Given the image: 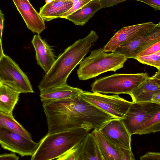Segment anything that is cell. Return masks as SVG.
<instances>
[{
  "label": "cell",
  "mask_w": 160,
  "mask_h": 160,
  "mask_svg": "<svg viewBox=\"0 0 160 160\" xmlns=\"http://www.w3.org/2000/svg\"><path fill=\"white\" fill-rule=\"evenodd\" d=\"M48 134L77 128L99 129L114 118L80 98L42 104Z\"/></svg>",
  "instance_id": "cell-1"
},
{
  "label": "cell",
  "mask_w": 160,
  "mask_h": 160,
  "mask_svg": "<svg viewBox=\"0 0 160 160\" xmlns=\"http://www.w3.org/2000/svg\"><path fill=\"white\" fill-rule=\"evenodd\" d=\"M98 38L96 32L92 30L87 36L76 41L59 54L40 82L38 88L40 92L67 84L69 74Z\"/></svg>",
  "instance_id": "cell-2"
},
{
  "label": "cell",
  "mask_w": 160,
  "mask_h": 160,
  "mask_svg": "<svg viewBox=\"0 0 160 160\" xmlns=\"http://www.w3.org/2000/svg\"><path fill=\"white\" fill-rule=\"evenodd\" d=\"M90 131L77 128L47 133L39 142V145L30 159H56L80 143Z\"/></svg>",
  "instance_id": "cell-3"
},
{
  "label": "cell",
  "mask_w": 160,
  "mask_h": 160,
  "mask_svg": "<svg viewBox=\"0 0 160 160\" xmlns=\"http://www.w3.org/2000/svg\"><path fill=\"white\" fill-rule=\"evenodd\" d=\"M127 59L122 54L114 52L107 53L101 48L96 49L80 62L77 75L79 80H86L106 72H116L123 67Z\"/></svg>",
  "instance_id": "cell-4"
},
{
  "label": "cell",
  "mask_w": 160,
  "mask_h": 160,
  "mask_svg": "<svg viewBox=\"0 0 160 160\" xmlns=\"http://www.w3.org/2000/svg\"><path fill=\"white\" fill-rule=\"evenodd\" d=\"M149 77L147 73H117L96 79L91 91L100 93L129 94Z\"/></svg>",
  "instance_id": "cell-5"
},
{
  "label": "cell",
  "mask_w": 160,
  "mask_h": 160,
  "mask_svg": "<svg viewBox=\"0 0 160 160\" xmlns=\"http://www.w3.org/2000/svg\"><path fill=\"white\" fill-rule=\"evenodd\" d=\"M79 97L114 118L120 119L123 118L132 103L116 94L107 95L97 92L83 91Z\"/></svg>",
  "instance_id": "cell-6"
},
{
  "label": "cell",
  "mask_w": 160,
  "mask_h": 160,
  "mask_svg": "<svg viewBox=\"0 0 160 160\" xmlns=\"http://www.w3.org/2000/svg\"><path fill=\"white\" fill-rule=\"evenodd\" d=\"M0 83L21 93H33L29 79L18 65L8 56L0 59Z\"/></svg>",
  "instance_id": "cell-7"
},
{
  "label": "cell",
  "mask_w": 160,
  "mask_h": 160,
  "mask_svg": "<svg viewBox=\"0 0 160 160\" xmlns=\"http://www.w3.org/2000/svg\"><path fill=\"white\" fill-rule=\"evenodd\" d=\"M160 109V104L152 102H132L121 119L130 134Z\"/></svg>",
  "instance_id": "cell-8"
},
{
  "label": "cell",
  "mask_w": 160,
  "mask_h": 160,
  "mask_svg": "<svg viewBox=\"0 0 160 160\" xmlns=\"http://www.w3.org/2000/svg\"><path fill=\"white\" fill-rule=\"evenodd\" d=\"M157 25L148 22L123 27L114 34L102 49L106 52H113L118 47L151 31Z\"/></svg>",
  "instance_id": "cell-9"
},
{
  "label": "cell",
  "mask_w": 160,
  "mask_h": 160,
  "mask_svg": "<svg viewBox=\"0 0 160 160\" xmlns=\"http://www.w3.org/2000/svg\"><path fill=\"white\" fill-rule=\"evenodd\" d=\"M39 144L29 140L22 135L0 127V145L5 149L16 153L22 157L32 156Z\"/></svg>",
  "instance_id": "cell-10"
},
{
  "label": "cell",
  "mask_w": 160,
  "mask_h": 160,
  "mask_svg": "<svg viewBox=\"0 0 160 160\" xmlns=\"http://www.w3.org/2000/svg\"><path fill=\"white\" fill-rule=\"evenodd\" d=\"M160 41V22L145 35L117 48L114 52L122 54L128 59H136L147 48Z\"/></svg>",
  "instance_id": "cell-11"
},
{
  "label": "cell",
  "mask_w": 160,
  "mask_h": 160,
  "mask_svg": "<svg viewBox=\"0 0 160 160\" xmlns=\"http://www.w3.org/2000/svg\"><path fill=\"white\" fill-rule=\"evenodd\" d=\"M98 129L107 139L114 144L119 147L131 150V135L121 119L113 118Z\"/></svg>",
  "instance_id": "cell-12"
},
{
  "label": "cell",
  "mask_w": 160,
  "mask_h": 160,
  "mask_svg": "<svg viewBox=\"0 0 160 160\" xmlns=\"http://www.w3.org/2000/svg\"><path fill=\"white\" fill-rule=\"evenodd\" d=\"M12 0L29 29L39 34L45 29L44 21L29 0Z\"/></svg>",
  "instance_id": "cell-13"
},
{
  "label": "cell",
  "mask_w": 160,
  "mask_h": 160,
  "mask_svg": "<svg viewBox=\"0 0 160 160\" xmlns=\"http://www.w3.org/2000/svg\"><path fill=\"white\" fill-rule=\"evenodd\" d=\"M160 91V70L133 90L130 93L132 102H152L153 96Z\"/></svg>",
  "instance_id": "cell-14"
},
{
  "label": "cell",
  "mask_w": 160,
  "mask_h": 160,
  "mask_svg": "<svg viewBox=\"0 0 160 160\" xmlns=\"http://www.w3.org/2000/svg\"><path fill=\"white\" fill-rule=\"evenodd\" d=\"M82 91L66 84L41 92L40 97L42 104H44L57 101L75 99L78 97Z\"/></svg>",
  "instance_id": "cell-15"
},
{
  "label": "cell",
  "mask_w": 160,
  "mask_h": 160,
  "mask_svg": "<svg viewBox=\"0 0 160 160\" xmlns=\"http://www.w3.org/2000/svg\"><path fill=\"white\" fill-rule=\"evenodd\" d=\"M76 160H105L94 136L88 133L76 145Z\"/></svg>",
  "instance_id": "cell-16"
},
{
  "label": "cell",
  "mask_w": 160,
  "mask_h": 160,
  "mask_svg": "<svg viewBox=\"0 0 160 160\" xmlns=\"http://www.w3.org/2000/svg\"><path fill=\"white\" fill-rule=\"evenodd\" d=\"M31 42L35 51L37 64L46 73L56 60L52 50L39 34L34 35Z\"/></svg>",
  "instance_id": "cell-17"
},
{
  "label": "cell",
  "mask_w": 160,
  "mask_h": 160,
  "mask_svg": "<svg viewBox=\"0 0 160 160\" xmlns=\"http://www.w3.org/2000/svg\"><path fill=\"white\" fill-rule=\"evenodd\" d=\"M95 138L105 160H124L128 149L114 144L104 136L98 129L91 132Z\"/></svg>",
  "instance_id": "cell-18"
},
{
  "label": "cell",
  "mask_w": 160,
  "mask_h": 160,
  "mask_svg": "<svg viewBox=\"0 0 160 160\" xmlns=\"http://www.w3.org/2000/svg\"><path fill=\"white\" fill-rule=\"evenodd\" d=\"M69 0H50L40 8L39 14L44 21L48 22L60 18L72 6Z\"/></svg>",
  "instance_id": "cell-19"
},
{
  "label": "cell",
  "mask_w": 160,
  "mask_h": 160,
  "mask_svg": "<svg viewBox=\"0 0 160 160\" xmlns=\"http://www.w3.org/2000/svg\"><path fill=\"white\" fill-rule=\"evenodd\" d=\"M100 0H91L80 9L67 16L66 19L75 25H84L97 12L102 8Z\"/></svg>",
  "instance_id": "cell-20"
},
{
  "label": "cell",
  "mask_w": 160,
  "mask_h": 160,
  "mask_svg": "<svg viewBox=\"0 0 160 160\" xmlns=\"http://www.w3.org/2000/svg\"><path fill=\"white\" fill-rule=\"evenodd\" d=\"M20 93L0 83V112L13 115V110L17 103Z\"/></svg>",
  "instance_id": "cell-21"
},
{
  "label": "cell",
  "mask_w": 160,
  "mask_h": 160,
  "mask_svg": "<svg viewBox=\"0 0 160 160\" xmlns=\"http://www.w3.org/2000/svg\"><path fill=\"white\" fill-rule=\"evenodd\" d=\"M0 127L18 133L29 140L33 141L31 134L13 116L0 112Z\"/></svg>",
  "instance_id": "cell-22"
},
{
  "label": "cell",
  "mask_w": 160,
  "mask_h": 160,
  "mask_svg": "<svg viewBox=\"0 0 160 160\" xmlns=\"http://www.w3.org/2000/svg\"><path fill=\"white\" fill-rule=\"evenodd\" d=\"M160 130V109L146 121L136 131L138 135L154 133Z\"/></svg>",
  "instance_id": "cell-23"
},
{
  "label": "cell",
  "mask_w": 160,
  "mask_h": 160,
  "mask_svg": "<svg viewBox=\"0 0 160 160\" xmlns=\"http://www.w3.org/2000/svg\"><path fill=\"white\" fill-rule=\"evenodd\" d=\"M135 59L141 63L156 67L158 70H160V51L152 54L139 56Z\"/></svg>",
  "instance_id": "cell-24"
},
{
  "label": "cell",
  "mask_w": 160,
  "mask_h": 160,
  "mask_svg": "<svg viewBox=\"0 0 160 160\" xmlns=\"http://www.w3.org/2000/svg\"><path fill=\"white\" fill-rule=\"evenodd\" d=\"M73 2L72 7L64 13L60 18H65L80 9L92 0H69Z\"/></svg>",
  "instance_id": "cell-25"
},
{
  "label": "cell",
  "mask_w": 160,
  "mask_h": 160,
  "mask_svg": "<svg viewBox=\"0 0 160 160\" xmlns=\"http://www.w3.org/2000/svg\"><path fill=\"white\" fill-rule=\"evenodd\" d=\"M159 51H160V41L156 42L141 52L137 57L152 54Z\"/></svg>",
  "instance_id": "cell-26"
},
{
  "label": "cell",
  "mask_w": 160,
  "mask_h": 160,
  "mask_svg": "<svg viewBox=\"0 0 160 160\" xmlns=\"http://www.w3.org/2000/svg\"><path fill=\"white\" fill-rule=\"evenodd\" d=\"M76 150L75 146L56 160H76Z\"/></svg>",
  "instance_id": "cell-27"
},
{
  "label": "cell",
  "mask_w": 160,
  "mask_h": 160,
  "mask_svg": "<svg viewBox=\"0 0 160 160\" xmlns=\"http://www.w3.org/2000/svg\"><path fill=\"white\" fill-rule=\"evenodd\" d=\"M141 160H160L159 152H148L140 157Z\"/></svg>",
  "instance_id": "cell-28"
},
{
  "label": "cell",
  "mask_w": 160,
  "mask_h": 160,
  "mask_svg": "<svg viewBox=\"0 0 160 160\" xmlns=\"http://www.w3.org/2000/svg\"><path fill=\"white\" fill-rule=\"evenodd\" d=\"M128 0H100L102 8H109Z\"/></svg>",
  "instance_id": "cell-29"
},
{
  "label": "cell",
  "mask_w": 160,
  "mask_h": 160,
  "mask_svg": "<svg viewBox=\"0 0 160 160\" xmlns=\"http://www.w3.org/2000/svg\"><path fill=\"white\" fill-rule=\"evenodd\" d=\"M142 2L151 6L155 11L160 10V0H135Z\"/></svg>",
  "instance_id": "cell-30"
},
{
  "label": "cell",
  "mask_w": 160,
  "mask_h": 160,
  "mask_svg": "<svg viewBox=\"0 0 160 160\" xmlns=\"http://www.w3.org/2000/svg\"><path fill=\"white\" fill-rule=\"evenodd\" d=\"M19 157L14 153L0 154V160H18Z\"/></svg>",
  "instance_id": "cell-31"
},
{
  "label": "cell",
  "mask_w": 160,
  "mask_h": 160,
  "mask_svg": "<svg viewBox=\"0 0 160 160\" xmlns=\"http://www.w3.org/2000/svg\"><path fill=\"white\" fill-rule=\"evenodd\" d=\"M5 20L4 15L0 10V40L2 41V31L3 27V22Z\"/></svg>",
  "instance_id": "cell-32"
},
{
  "label": "cell",
  "mask_w": 160,
  "mask_h": 160,
  "mask_svg": "<svg viewBox=\"0 0 160 160\" xmlns=\"http://www.w3.org/2000/svg\"><path fill=\"white\" fill-rule=\"evenodd\" d=\"M4 54L2 46V41L0 40V59L2 57Z\"/></svg>",
  "instance_id": "cell-33"
}]
</instances>
